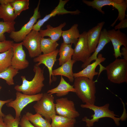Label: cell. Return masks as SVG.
Masks as SVG:
<instances>
[{
  "label": "cell",
  "instance_id": "6da1fadb",
  "mask_svg": "<svg viewBox=\"0 0 127 127\" xmlns=\"http://www.w3.org/2000/svg\"><path fill=\"white\" fill-rule=\"evenodd\" d=\"M109 103H106L101 106L89 103L81 104L80 106L81 107L91 110L94 113L91 115V119H90L87 116H85L82 119V121L86 123V126L87 127H91L93 126L95 122L98 121L99 119L105 117L109 118L113 120L117 126H119V121H125L127 117L125 107H124V110L121 116L119 118H118L116 117L119 116L115 114L113 111L109 109Z\"/></svg>",
  "mask_w": 127,
  "mask_h": 127
},
{
  "label": "cell",
  "instance_id": "7a4b0ae2",
  "mask_svg": "<svg viewBox=\"0 0 127 127\" xmlns=\"http://www.w3.org/2000/svg\"><path fill=\"white\" fill-rule=\"evenodd\" d=\"M33 71L35 75L31 81L27 80L25 76H21L22 81V84L20 85H17L14 87L17 91L29 95H36L41 91L44 86L43 83L45 78L43 70L40 66L35 64L34 66Z\"/></svg>",
  "mask_w": 127,
  "mask_h": 127
},
{
  "label": "cell",
  "instance_id": "3957f363",
  "mask_svg": "<svg viewBox=\"0 0 127 127\" xmlns=\"http://www.w3.org/2000/svg\"><path fill=\"white\" fill-rule=\"evenodd\" d=\"M74 81L75 93L82 102L95 104L96 93L95 81L83 76L75 78Z\"/></svg>",
  "mask_w": 127,
  "mask_h": 127
},
{
  "label": "cell",
  "instance_id": "277c9868",
  "mask_svg": "<svg viewBox=\"0 0 127 127\" xmlns=\"http://www.w3.org/2000/svg\"><path fill=\"white\" fill-rule=\"evenodd\" d=\"M83 2L87 6L96 9L102 14L105 12L102 10L105 6H111L117 9L118 12V17L111 25L113 27L118 20L121 21L125 19V12L127 7V0H93L89 1L83 0Z\"/></svg>",
  "mask_w": 127,
  "mask_h": 127
},
{
  "label": "cell",
  "instance_id": "5b68a950",
  "mask_svg": "<svg viewBox=\"0 0 127 127\" xmlns=\"http://www.w3.org/2000/svg\"><path fill=\"white\" fill-rule=\"evenodd\" d=\"M108 79L113 83L120 84L127 82V60L116 59L105 67Z\"/></svg>",
  "mask_w": 127,
  "mask_h": 127
},
{
  "label": "cell",
  "instance_id": "8992f818",
  "mask_svg": "<svg viewBox=\"0 0 127 127\" xmlns=\"http://www.w3.org/2000/svg\"><path fill=\"white\" fill-rule=\"evenodd\" d=\"M36 113L39 114L50 121L51 117L56 114L55 103L52 95L43 93L41 98L33 106Z\"/></svg>",
  "mask_w": 127,
  "mask_h": 127
},
{
  "label": "cell",
  "instance_id": "52a82bcc",
  "mask_svg": "<svg viewBox=\"0 0 127 127\" xmlns=\"http://www.w3.org/2000/svg\"><path fill=\"white\" fill-rule=\"evenodd\" d=\"M43 95V93H41L29 95L17 91L16 99L7 103L6 105L8 107H12L14 109L15 117L20 118L21 112L24 107L31 103L39 100Z\"/></svg>",
  "mask_w": 127,
  "mask_h": 127
},
{
  "label": "cell",
  "instance_id": "ba28073f",
  "mask_svg": "<svg viewBox=\"0 0 127 127\" xmlns=\"http://www.w3.org/2000/svg\"><path fill=\"white\" fill-rule=\"evenodd\" d=\"M40 2L39 0L37 7L34 9L33 16L28 22L23 25L19 30L13 31L10 33V37L15 42L22 41L32 30L33 26L37 22V19L41 17V15L39 10Z\"/></svg>",
  "mask_w": 127,
  "mask_h": 127
},
{
  "label": "cell",
  "instance_id": "9c48e42d",
  "mask_svg": "<svg viewBox=\"0 0 127 127\" xmlns=\"http://www.w3.org/2000/svg\"><path fill=\"white\" fill-rule=\"evenodd\" d=\"M41 37L39 32L32 30L22 42L28 50L29 56L34 58L41 54L40 44Z\"/></svg>",
  "mask_w": 127,
  "mask_h": 127
},
{
  "label": "cell",
  "instance_id": "30bf717a",
  "mask_svg": "<svg viewBox=\"0 0 127 127\" xmlns=\"http://www.w3.org/2000/svg\"><path fill=\"white\" fill-rule=\"evenodd\" d=\"M56 101V111L59 115L72 119L79 116L80 114L76 110L72 101L65 97L57 99Z\"/></svg>",
  "mask_w": 127,
  "mask_h": 127
},
{
  "label": "cell",
  "instance_id": "8fae6325",
  "mask_svg": "<svg viewBox=\"0 0 127 127\" xmlns=\"http://www.w3.org/2000/svg\"><path fill=\"white\" fill-rule=\"evenodd\" d=\"M87 32L84 31L80 35L74 49L72 59L75 61L86 62L91 55L87 40Z\"/></svg>",
  "mask_w": 127,
  "mask_h": 127
},
{
  "label": "cell",
  "instance_id": "7c38bea8",
  "mask_svg": "<svg viewBox=\"0 0 127 127\" xmlns=\"http://www.w3.org/2000/svg\"><path fill=\"white\" fill-rule=\"evenodd\" d=\"M22 42L14 43L12 48L13 55L11 60V66L18 70L24 69L29 66V63L26 58V54L23 47Z\"/></svg>",
  "mask_w": 127,
  "mask_h": 127
},
{
  "label": "cell",
  "instance_id": "4fadbf2b",
  "mask_svg": "<svg viewBox=\"0 0 127 127\" xmlns=\"http://www.w3.org/2000/svg\"><path fill=\"white\" fill-rule=\"evenodd\" d=\"M69 0H60L58 4L53 10L51 13L46 15L42 19L39 20L33 26L32 30L39 32L41 30V28L44 23L50 18L54 17L57 15H62L70 14L72 15H78L80 12L77 9L74 11H68L64 8V6Z\"/></svg>",
  "mask_w": 127,
  "mask_h": 127
},
{
  "label": "cell",
  "instance_id": "5bb4252c",
  "mask_svg": "<svg viewBox=\"0 0 127 127\" xmlns=\"http://www.w3.org/2000/svg\"><path fill=\"white\" fill-rule=\"evenodd\" d=\"M107 36L111 41L114 49V55L117 59L121 57L122 54L120 48L122 45L127 48V36L125 33L121 32L120 30H116L114 29L107 31Z\"/></svg>",
  "mask_w": 127,
  "mask_h": 127
},
{
  "label": "cell",
  "instance_id": "9a60e30c",
  "mask_svg": "<svg viewBox=\"0 0 127 127\" xmlns=\"http://www.w3.org/2000/svg\"><path fill=\"white\" fill-rule=\"evenodd\" d=\"M59 50L57 49L55 51L48 54H41L37 57L34 58L33 61L37 63L36 64L40 66L44 64L47 67L49 73V83L51 85L52 82V71L53 66L57 60L56 58L59 53Z\"/></svg>",
  "mask_w": 127,
  "mask_h": 127
},
{
  "label": "cell",
  "instance_id": "2e32d148",
  "mask_svg": "<svg viewBox=\"0 0 127 127\" xmlns=\"http://www.w3.org/2000/svg\"><path fill=\"white\" fill-rule=\"evenodd\" d=\"M105 23L103 21L99 22L87 32V44L91 54L94 52L97 45L101 32Z\"/></svg>",
  "mask_w": 127,
  "mask_h": 127
},
{
  "label": "cell",
  "instance_id": "e0dca14e",
  "mask_svg": "<svg viewBox=\"0 0 127 127\" xmlns=\"http://www.w3.org/2000/svg\"><path fill=\"white\" fill-rule=\"evenodd\" d=\"M106 58L103 57L102 55L100 54L98 55L97 59L91 64L87 65L82 70L77 73H73L74 78L83 76L91 80H93L94 76L97 75L98 72L95 71L97 66L101 62H104Z\"/></svg>",
  "mask_w": 127,
  "mask_h": 127
},
{
  "label": "cell",
  "instance_id": "ac0fdd59",
  "mask_svg": "<svg viewBox=\"0 0 127 127\" xmlns=\"http://www.w3.org/2000/svg\"><path fill=\"white\" fill-rule=\"evenodd\" d=\"M108 31L104 28L101 31L98 44L92 55L88 60L82 65L81 67L84 68L90 64L92 61L95 60L97 58L99 53L103 48L105 46L111 41L107 36Z\"/></svg>",
  "mask_w": 127,
  "mask_h": 127
},
{
  "label": "cell",
  "instance_id": "d6986e66",
  "mask_svg": "<svg viewBox=\"0 0 127 127\" xmlns=\"http://www.w3.org/2000/svg\"><path fill=\"white\" fill-rule=\"evenodd\" d=\"M75 60L70 59L67 62L63 64L60 67L52 71L53 76L61 75L66 77L69 81L73 82L74 80L72 68L74 64L76 62Z\"/></svg>",
  "mask_w": 127,
  "mask_h": 127
},
{
  "label": "cell",
  "instance_id": "ffe728a7",
  "mask_svg": "<svg viewBox=\"0 0 127 127\" xmlns=\"http://www.w3.org/2000/svg\"><path fill=\"white\" fill-rule=\"evenodd\" d=\"M66 24V23L64 22L55 27L48 24L46 26V29H41L39 32L42 37L48 36L53 41L57 42L61 36L63 31L62 29Z\"/></svg>",
  "mask_w": 127,
  "mask_h": 127
},
{
  "label": "cell",
  "instance_id": "44dd1931",
  "mask_svg": "<svg viewBox=\"0 0 127 127\" xmlns=\"http://www.w3.org/2000/svg\"><path fill=\"white\" fill-rule=\"evenodd\" d=\"M75 91L73 85H71L67 82L63 76H61L60 81L58 86L48 90L46 93L51 95L56 94L57 96L60 97L67 95L70 92L75 93Z\"/></svg>",
  "mask_w": 127,
  "mask_h": 127
},
{
  "label": "cell",
  "instance_id": "7402d4cb",
  "mask_svg": "<svg viewBox=\"0 0 127 127\" xmlns=\"http://www.w3.org/2000/svg\"><path fill=\"white\" fill-rule=\"evenodd\" d=\"M78 24H75L68 30L63 31L61 35L63 43L66 44H76L80 34L78 28Z\"/></svg>",
  "mask_w": 127,
  "mask_h": 127
},
{
  "label": "cell",
  "instance_id": "603a6c76",
  "mask_svg": "<svg viewBox=\"0 0 127 127\" xmlns=\"http://www.w3.org/2000/svg\"><path fill=\"white\" fill-rule=\"evenodd\" d=\"M52 127H74L75 119L69 118L56 114L51 118Z\"/></svg>",
  "mask_w": 127,
  "mask_h": 127
},
{
  "label": "cell",
  "instance_id": "cb8c5ba5",
  "mask_svg": "<svg viewBox=\"0 0 127 127\" xmlns=\"http://www.w3.org/2000/svg\"><path fill=\"white\" fill-rule=\"evenodd\" d=\"M74 49L72 47V44L62 43L59 50L60 57L58 60L59 65L61 66L71 58Z\"/></svg>",
  "mask_w": 127,
  "mask_h": 127
},
{
  "label": "cell",
  "instance_id": "d4e9b609",
  "mask_svg": "<svg viewBox=\"0 0 127 127\" xmlns=\"http://www.w3.org/2000/svg\"><path fill=\"white\" fill-rule=\"evenodd\" d=\"M25 115L28 120L35 127H52L50 121L44 119L39 114L36 113L33 114L27 112Z\"/></svg>",
  "mask_w": 127,
  "mask_h": 127
},
{
  "label": "cell",
  "instance_id": "484cf974",
  "mask_svg": "<svg viewBox=\"0 0 127 127\" xmlns=\"http://www.w3.org/2000/svg\"><path fill=\"white\" fill-rule=\"evenodd\" d=\"M17 16L11 4L0 5V18L3 19L4 22L14 21Z\"/></svg>",
  "mask_w": 127,
  "mask_h": 127
},
{
  "label": "cell",
  "instance_id": "4316f807",
  "mask_svg": "<svg viewBox=\"0 0 127 127\" xmlns=\"http://www.w3.org/2000/svg\"><path fill=\"white\" fill-rule=\"evenodd\" d=\"M59 44L57 42L53 41L49 38H45L41 37L40 44V49L43 54L52 52L57 49Z\"/></svg>",
  "mask_w": 127,
  "mask_h": 127
},
{
  "label": "cell",
  "instance_id": "83f0119b",
  "mask_svg": "<svg viewBox=\"0 0 127 127\" xmlns=\"http://www.w3.org/2000/svg\"><path fill=\"white\" fill-rule=\"evenodd\" d=\"M13 55L12 48L6 52L0 53V73L5 71L11 66Z\"/></svg>",
  "mask_w": 127,
  "mask_h": 127
},
{
  "label": "cell",
  "instance_id": "f1b7e54d",
  "mask_svg": "<svg viewBox=\"0 0 127 127\" xmlns=\"http://www.w3.org/2000/svg\"><path fill=\"white\" fill-rule=\"evenodd\" d=\"M19 70L10 66L5 71L0 73V78L4 80L9 85L14 84L13 77L18 73Z\"/></svg>",
  "mask_w": 127,
  "mask_h": 127
},
{
  "label": "cell",
  "instance_id": "f546056e",
  "mask_svg": "<svg viewBox=\"0 0 127 127\" xmlns=\"http://www.w3.org/2000/svg\"><path fill=\"white\" fill-rule=\"evenodd\" d=\"M15 23L14 21L8 22L0 21V41H3L6 40L5 33L7 32L10 33L15 31L14 25Z\"/></svg>",
  "mask_w": 127,
  "mask_h": 127
},
{
  "label": "cell",
  "instance_id": "4dcf8cb0",
  "mask_svg": "<svg viewBox=\"0 0 127 127\" xmlns=\"http://www.w3.org/2000/svg\"><path fill=\"white\" fill-rule=\"evenodd\" d=\"M29 4V0H15L11 4L14 9L15 14L17 16L23 11L28 9Z\"/></svg>",
  "mask_w": 127,
  "mask_h": 127
},
{
  "label": "cell",
  "instance_id": "1f68e13d",
  "mask_svg": "<svg viewBox=\"0 0 127 127\" xmlns=\"http://www.w3.org/2000/svg\"><path fill=\"white\" fill-rule=\"evenodd\" d=\"M6 127H18L20 118H15L11 114L5 115L3 117Z\"/></svg>",
  "mask_w": 127,
  "mask_h": 127
},
{
  "label": "cell",
  "instance_id": "d6a6232c",
  "mask_svg": "<svg viewBox=\"0 0 127 127\" xmlns=\"http://www.w3.org/2000/svg\"><path fill=\"white\" fill-rule=\"evenodd\" d=\"M14 43L12 40H5L0 41V53H3L8 50L12 48Z\"/></svg>",
  "mask_w": 127,
  "mask_h": 127
},
{
  "label": "cell",
  "instance_id": "836d02e7",
  "mask_svg": "<svg viewBox=\"0 0 127 127\" xmlns=\"http://www.w3.org/2000/svg\"><path fill=\"white\" fill-rule=\"evenodd\" d=\"M19 125L21 127H35L27 118L25 115L20 119Z\"/></svg>",
  "mask_w": 127,
  "mask_h": 127
},
{
  "label": "cell",
  "instance_id": "e575fe53",
  "mask_svg": "<svg viewBox=\"0 0 127 127\" xmlns=\"http://www.w3.org/2000/svg\"><path fill=\"white\" fill-rule=\"evenodd\" d=\"M120 22L114 27V29L120 30V29H124L127 27V19H124L121 20Z\"/></svg>",
  "mask_w": 127,
  "mask_h": 127
},
{
  "label": "cell",
  "instance_id": "d590c367",
  "mask_svg": "<svg viewBox=\"0 0 127 127\" xmlns=\"http://www.w3.org/2000/svg\"><path fill=\"white\" fill-rule=\"evenodd\" d=\"M13 100V99H11L6 100H0V117H3L5 115L2 111V108L4 104H6Z\"/></svg>",
  "mask_w": 127,
  "mask_h": 127
},
{
  "label": "cell",
  "instance_id": "8d00e7d4",
  "mask_svg": "<svg viewBox=\"0 0 127 127\" xmlns=\"http://www.w3.org/2000/svg\"><path fill=\"white\" fill-rule=\"evenodd\" d=\"M121 53L122 55L123 56L124 59L127 60V48L123 47L122 48Z\"/></svg>",
  "mask_w": 127,
  "mask_h": 127
},
{
  "label": "cell",
  "instance_id": "74e56055",
  "mask_svg": "<svg viewBox=\"0 0 127 127\" xmlns=\"http://www.w3.org/2000/svg\"><path fill=\"white\" fill-rule=\"evenodd\" d=\"M15 0H0V4L2 5H6L11 4Z\"/></svg>",
  "mask_w": 127,
  "mask_h": 127
},
{
  "label": "cell",
  "instance_id": "f35d334b",
  "mask_svg": "<svg viewBox=\"0 0 127 127\" xmlns=\"http://www.w3.org/2000/svg\"><path fill=\"white\" fill-rule=\"evenodd\" d=\"M0 127H6L3 117H0Z\"/></svg>",
  "mask_w": 127,
  "mask_h": 127
},
{
  "label": "cell",
  "instance_id": "ab89813d",
  "mask_svg": "<svg viewBox=\"0 0 127 127\" xmlns=\"http://www.w3.org/2000/svg\"><path fill=\"white\" fill-rule=\"evenodd\" d=\"M1 88H2L0 86V91L1 89Z\"/></svg>",
  "mask_w": 127,
  "mask_h": 127
}]
</instances>
